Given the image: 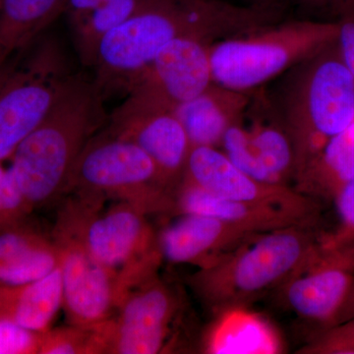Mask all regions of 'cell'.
I'll return each mask as SVG.
<instances>
[{
	"mask_svg": "<svg viewBox=\"0 0 354 354\" xmlns=\"http://www.w3.org/2000/svg\"><path fill=\"white\" fill-rule=\"evenodd\" d=\"M274 19L272 11L225 0H158L104 37L93 82L104 99L128 94L169 41L192 37L208 43L255 31Z\"/></svg>",
	"mask_w": 354,
	"mask_h": 354,
	"instance_id": "obj_1",
	"label": "cell"
},
{
	"mask_svg": "<svg viewBox=\"0 0 354 354\" xmlns=\"http://www.w3.org/2000/svg\"><path fill=\"white\" fill-rule=\"evenodd\" d=\"M94 82L70 75L50 113L14 151L11 174L30 207L68 193L77 160L108 120Z\"/></svg>",
	"mask_w": 354,
	"mask_h": 354,
	"instance_id": "obj_2",
	"label": "cell"
},
{
	"mask_svg": "<svg viewBox=\"0 0 354 354\" xmlns=\"http://www.w3.org/2000/svg\"><path fill=\"white\" fill-rule=\"evenodd\" d=\"M323 234L318 223H304L254 234L188 281L218 315L246 308L288 281L315 252Z\"/></svg>",
	"mask_w": 354,
	"mask_h": 354,
	"instance_id": "obj_3",
	"label": "cell"
},
{
	"mask_svg": "<svg viewBox=\"0 0 354 354\" xmlns=\"http://www.w3.org/2000/svg\"><path fill=\"white\" fill-rule=\"evenodd\" d=\"M58 220L73 227L93 256L118 281L123 295L158 276L162 255L148 216L125 202L104 208L106 198L73 190ZM123 300V299H122Z\"/></svg>",
	"mask_w": 354,
	"mask_h": 354,
	"instance_id": "obj_4",
	"label": "cell"
},
{
	"mask_svg": "<svg viewBox=\"0 0 354 354\" xmlns=\"http://www.w3.org/2000/svg\"><path fill=\"white\" fill-rule=\"evenodd\" d=\"M337 31V21L304 18L221 39L209 48L214 83L247 93L329 48Z\"/></svg>",
	"mask_w": 354,
	"mask_h": 354,
	"instance_id": "obj_5",
	"label": "cell"
},
{
	"mask_svg": "<svg viewBox=\"0 0 354 354\" xmlns=\"http://www.w3.org/2000/svg\"><path fill=\"white\" fill-rule=\"evenodd\" d=\"M305 65L288 95L283 120L295 149V177L332 137L354 122V76L335 41Z\"/></svg>",
	"mask_w": 354,
	"mask_h": 354,
	"instance_id": "obj_6",
	"label": "cell"
},
{
	"mask_svg": "<svg viewBox=\"0 0 354 354\" xmlns=\"http://www.w3.org/2000/svg\"><path fill=\"white\" fill-rule=\"evenodd\" d=\"M72 190L127 203L147 216L174 215L176 193L165 184L150 156L106 132L93 136L79 156L68 193Z\"/></svg>",
	"mask_w": 354,
	"mask_h": 354,
	"instance_id": "obj_7",
	"label": "cell"
},
{
	"mask_svg": "<svg viewBox=\"0 0 354 354\" xmlns=\"http://www.w3.org/2000/svg\"><path fill=\"white\" fill-rule=\"evenodd\" d=\"M106 134L141 148L174 193L180 185L190 143L174 109L145 91L134 88L109 116Z\"/></svg>",
	"mask_w": 354,
	"mask_h": 354,
	"instance_id": "obj_8",
	"label": "cell"
},
{
	"mask_svg": "<svg viewBox=\"0 0 354 354\" xmlns=\"http://www.w3.org/2000/svg\"><path fill=\"white\" fill-rule=\"evenodd\" d=\"M53 241L59 252L64 309L69 325L95 327L115 315L124 295L73 227L57 220Z\"/></svg>",
	"mask_w": 354,
	"mask_h": 354,
	"instance_id": "obj_9",
	"label": "cell"
},
{
	"mask_svg": "<svg viewBox=\"0 0 354 354\" xmlns=\"http://www.w3.org/2000/svg\"><path fill=\"white\" fill-rule=\"evenodd\" d=\"M179 309L178 295L158 276L132 288L109 321L106 353H162Z\"/></svg>",
	"mask_w": 354,
	"mask_h": 354,
	"instance_id": "obj_10",
	"label": "cell"
},
{
	"mask_svg": "<svg viewBox=\"0 0 354 354\" xmlns=\"http://www.w3.org/2000/svg\"><path fill=\"white\" fill-rule=\"evenodd\" d=\"M69 77L58 73L46 57L23 69L15 65L0 88V162L50 113Z\"/></svg>",
	"mask_w": 354,
	"mask_h": 354,
	"instance_id": "obj_11",
	"label": "cell"
},
{
	"mask_svg": "<svg viewBox=\"0 0 354 354\" xmlns=\"http://www.w3.org/2000/svg\"><path fill=\"white\" fill-rule=\"evenodd\" d=\"M183 180L223 199L276 205L312 215L322 213V202L285 184L263 183L249 176L215 147H191Z\"/></svg>",
	"mask_w": 354,
	"mask_h": 354,
	"instance_id": "obj_12",
	"label": "cell"
},
{
	"mask_svg": "<svg viewBox=\"0 0 354 354\" xmlns=\"http://www.w3.org/2000/svg\"><path fill=\"white\" fill-rule=\"evenodd\" d=\"M353 278L354 257L319 245L278 290L288 308L321 330L332 326Z\"/></svg>",
	"mask_w": 354,
	"mask_h": 354,
	"instance_id": "obj_13",
	"label": "cell"
},
{
	"mask_svg": "<svg viewBox=\"0 0 354 354\" xmlns=\"http://www.w3.org/2000/svg\"><path fill=\"white\" fill-rule=\"evenodd\" d=\"M209 48L208 43L192 37L169 41L131 91H145L174 111L179 104L201 95L214 83Z\"/></svg>",
	"mask_w": 354,
	"mask_h": 354,
	"instance_id": "obj_14",
	"label": "cell"
},
{
	"mask_svg": "<svg viewBox=\"0 0 354 354\" xmlns=\"http://www.w3.org/2000/svg\"><path fill=\"white\" fill-rule=\"evenodd\" d=\"M242 118L223 135V153L249 176L288 185V180L295 177V155L283 122L257 120L246 127Z\"/></svg>",
	"mask_w": 354,
	"mask_h": 354,
	"instance_id": "obj_15",
	"label": "cell"
},
{
	"mask_svg": "<svg viewBox=\"0 0 354 354\" xmlns=\"http://www.w3.org/2000/svg\"><path fill=\"white\" fill-rule=\"evenodd\" d=\"M177 216L176 221L158 232L162 259L174 264H190L199 269L208 267L256 234L215 216L198 214Z\"/></svg>",
	"mask_w": 354,
	"mask_h": 354,
	"instance_id": "obj_16",
	"label": "cell"
},
{
	"mask_svg": "<svg viewBox=\"0 0 354 354\" xmlns=\"http://www.w3.org/2000/svg\"><path fill=\"white\" fill-rule=\"evenodd\" d=\"M198 214L215 216L259 234L304 223H318L321 215H312L276 205L223 199L183 180L174 195V215Z\"/></svg>",
	"mask_w": 354,
	"mask_h": 354,
	"instance_id": "obj_17",
	"label": "cell"
},
{
	"mask_svg": "<svg viewBox=\"0 0 354 354\" xmlns=\"http://www.w3.org/2000/svg\"><path fill=\"white\" fill-rule=\"evenodd\" d=\"M249 104L246 93L213 83L201 95L174 109L191 147L221 144L227 130L239 122Z\"/></svg>",
	"mask_w": 354,
	"mask_h": 354,
	"instance_id": "obj_18",
	"label": "cell"
},
{
	"mask_svg": "<svg viewBox=\"0 0 354 354\" xmlns=\"http://www.w3.org/2000/svg\"><path fill=\"white\" fill-rule=\"evenodd\" d=\"M354 174V122L332 137L295 177V189L320 202H334Z\"/></svg>",
	"mask_w": 354,
	"mask_h": 354,
	"instance_id": "obj_19",
	"label": "cell"
},
{
	"mask_svg": "<svg viewBox=\"0 0 354 354\" xmlns=\"http://www.w3.org/2000/svg\"><path fill=\"white\" fill-rule=\"evenodd\" d=\"M62 306L64 293L59 266L34 283L20 286H0V317L32 332L50 330Z\"/></svg>",
	"mask_w": 354,
	"mask_h": 354,
	"instance_id": "obj_20",
	"label": "cell"
},
{
	"mask_svg": "<svg viewBox=\"0 0 354 354\" xmlns=\"http://www.w3.org/2000/svg\"><path fill=\"white\" fill-rule=\"evenodd\" d=\"M67 0H0V69L57 17Z\"/></svg>",
	"mask_w": 354,
	"mask_h": 354,
	"instance_id": "obj_21",
	"label": "cell"
},
{
	"mask_svg": "<svg viewBox=\"0 0 354 354\" xmlns=\"http://www.w3.org/2000/svg\"><path fill=\"white\" fill-rule=\"evenodd\" d=\"M245 308L218 314V321L206 342L211 353H274L279 342L269 326Z\"/></svg>",
	"mask_w": 354,
	"mask_h": 354,
	"instance_id": "obj_22",
	"label": "cell"
},
{
	"mask_svg": "<svg viewBox=\"0 0 354 354\" xmlns=\"http://www.w3.org/2000/svg\"><path fill=\"white\" fill-rule=\"evenodd\" d=\"M158 0H111L72 25L74 44L81 62L93 67L104 37L130 18L152 6Z\"/></svg>",
	"mask_w": 354,
	"mask_h": 354,
	"instance_id": "obj_23",
	"label": "cell"
},
{
	"mask_svg": "<svg viewBox=\"0 0 354 354\" xmlns=\"http://www.w3.org/2000/svg\"><path fill=\"white\" fill-rule=\"evenodd\" d=\"M59 266V252L53 239L22 255L0 263V286H20L48 276Z\"/></svg>",
	"mask_w": 354,
	"mask_h": 354,
	"instance_id": "obj_24",
	"label": "cell"
},
{
	"mask_svg": "<svg viewBox=\"0 0 354 354\" xmlns=\"http://www.w3.org/2000/svg\"><path fill=\"white\" fill-rule=\"evenodd\" d=\"M106 322L95 327H77L69 325L68 327L46 330L41 334L39 353H106Z\"/></svg>",
	"mask_w": 354,
	"mask_h": 354,
	"instance_id": "obj_25",
	"label": "cell"
},
{
	"mask_svg": "<svg viewBox=\"0 0 354 354\" xmlns=\"http://www.w3.org/2000/svg\"><path fill=\"white\" fill-rule=\"evenodd\" d=\"M334 204L337 214V225L330 232H324L320 247L325 250L354 254V174Z\"/></svg>",
	"mask_w": 354,
	"mask_h": 354,
	"instance_id": "obj_26",
	"label": "cell"
},
{
	"mask_svg": "<svg viewBox=\"0 0 354 354\" xmlns=\"http://www.w3.org/2000/svg\"><path fill=\"white\" fill-rule=\"evenodd\" d=\"M298 353L353 354L354 317L339 325L318 330Z\"/></svg>",
	"mask_w": 354,
	"mask_h": 354,
	"instance_id": "obj_27",
	"label": "cell"
},
{
	"mask_svg": "<svg viewBox=\"0 0 354 354\" xmlns=\"http://www.w3.org/2000/svg\"><path fill=\"white\" fill-rule=\"evenodd\" d=\"M30 209L10 169L0 162V232L13 227Z\"/></svg>",
	"mask_w": 354,
	"mask_h": 354,
	"instance_id": "obj_28",
	"label": "cell"
},
{
	"mask_svg": "<svg viewBox=\"0 0 354 354\" xmlns=\"http://www.w3.org/2000/svg\"><path fill=\"white\" fill-rule=\"evenodd\" d=\"M41 334L0 317V354L39 353Z\"/></svg>",
	"mask_w": 354,
	"mask_h": 354,
	"instance_id": "obj_29",
	"label": "cell"
},
{
	"mask_svg": "<svg viewBox=\"0 0 354 354\" xmlns=\"http://www.w3.org/2000/svg\"><path fill=\"white\" fill-rule=\"evenodd\" d=\"M50 241L36 232L14 227L0 232V263L14 259Z\"/></svg>",
	"mask_w": 354,
	"mask_h": 354,
	"instance_id": "obj_30",
	"label": "cell"
},
{
	"mask_svg": "<svg viewBox=\"0 0 354 354\" xmlns=\"http://www.w3.org/2000/svg\"><path fill=\"white\" fill-rule=\"evenodd\" d=\"M339 31L335 41L344 64L354 76V17L337 21Z\"/></svg>",
	"mask_w": 354,
	"mask_h": 354,
	"instance_id": "obj_31",
	"label": "cell"
},
{
	"mask_svg": "<svg viewBox=\"0 0 354 354\" xmlns=\"http://www.w3.org/2000/svg\"><path fill=\"white\" fill-rule=\"evenodd\" d=\"M109 1L111 0H67L64 13L72 26Z\"/></svg>",
	"mask_w": 354,
	"mask_h": 354,
	"instance_id": "obj_32",
	"label": "cell"
},
{
	"mask_svg": "<svg viewBox=\"0 0 354 354\" xmlns=\"http://www.w3.org/2000/svg\"><path fill=\"white\" fill-rule=\"evenodd\" d=\"M298 8L306 15L330 16L332 0H295Z\"/></svg>",
	"mask_w": 354,
	"mask_h": 354,
	"instance_id": "obj_33",
	"label": "cell"
},
{
	"mask_svg": "<svg viewBox=\"0 0 354 354\" xmlns=\"http://www.w3.org/2000/svg\"><path fill=\"white\" fill-rule=\"evenodd\" d=\"M354 317V278L353 283H351V288H349L348 295H346V300L342 304L341 309L337 312V316L333 321L332 326L339 325L353 319Z\"/></svg>",
	"mask_w": 354,
	"mask_h": 354,
	"instance_id": "obj_34",
	"label": "cell"
},
{
	"mask_svg": "<svg viewBox=\"0 0 354 354\" xmlns=\"http://www.w3.org/2000/svg\"><path fill=\"white\" fill-rule=\"evenodd\" d=\"M339 21L344 18L354 17V0H332L330 16Z\"/></svg>",
	"mask_w": 354,
	"mask_h": 354,
	"instance_id": "obj_35",
	"label": "cell"
},
{
	"mask_svg": "<svg viewBox=\"0 0 354 354\" xmlns=\"http://www.w3.org/2000/svg\"><path fill=\"white\" fill-rule=\"evenodd\" d=\"M14 67H15V64L10 62L8 64H6V66L0 69V88H1L3 84L6 83L7 77L11 73Z\"/></svg>",
	"mask_w": 354,
	"mask_h": 354,
	"instance_id": "obj_36",
	"label": "cell"
}]
</instances>
